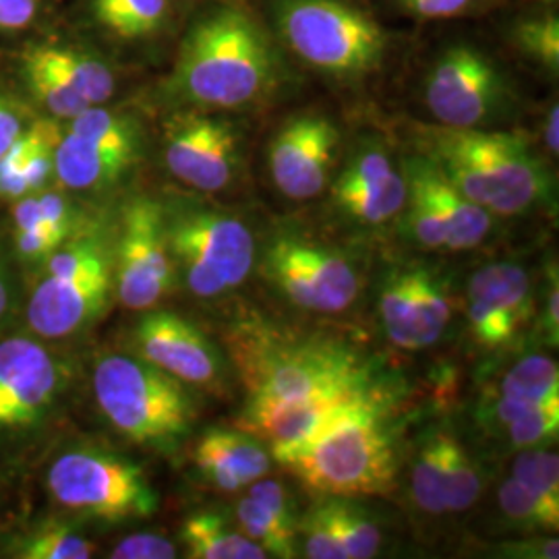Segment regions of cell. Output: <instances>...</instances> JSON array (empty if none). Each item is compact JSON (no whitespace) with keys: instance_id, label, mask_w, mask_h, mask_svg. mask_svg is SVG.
<instances>
[{"instance_id":"cell-7","label":"cell","mask_w":559,"mask_h":559,"mask_svg":"<svg viewBox=\"0 0 559 559\" xmlns=\"http://www.w3.org/2000/svg\"><path fill=\"white\" fill-rule=\"evenodd\" d=\"M164 230L175 272L198 299L237 290L253 272L255 237L230 212L198 203L164 207Z\"/></svg>"},{"instance_id":"cell-47","label":"cell","mask_w":559,"mask_h":559,"mask_svg":"<svg viewBox=\"0 0 559 559\" xmlns=\"http://www.w3.org/2000/svg\"><path fill=\"white\" fill-rule=\"evenodd\" d=\"M543 2H556V0H543Z\"/></svg>"},{"instance_id":"cell-10","label":"cell","mask_w":559,"mask_h":559,"mask_svg":"<svg viewBox=\"0 0 559 559\" xmlns=\"http://www.w3.org/2000/svg\"><path fill=\"white\" fill-rule=\"evenodd\" d=\"M143 133L131 115L90 106L60 131L55 179L69 191H104L140 162Z\"/></svg>"},{"instance_id":"cell-45","label":"cell","mask_w":559,"mask_h":559,"mask_svg":"<svg viewBox=\"0 0 559 559\" xmlns=\"http://www.w3.org/2000/svg\"><path fill=\"white\" fill-rule=\"evenodd\" d=\"M13 307H15L13 278H11V270H9V263H7L2 245H0V325H4L11 318Z\"/></svg>"},{"instance_id":"cell-31","label":"cell","mask_w":559,"mask_h":559,"mask_svg":"<svg viewBox=\"0 0 559 559\" xmlns=\"http://www.w3.org/2000/svg\"><path fill=\"white\" fill-rule=\"evenodd\" d=\"M441 459H443V489L445 510L464 512L473 508L480 493V477L475 462L454 436L441 433Z\"/></svg>"},{"instance_id":"cell-23","label":"cell","mask_w":559,"mask_h":559,"mask_svg":"<svg viewBox=\"0 0 559 559\" xmlns=\"http://www.w3.org/2000/svg\"><path fill=\"white\" fill-rule=\"evenodd\" d=\"M60 129L52 120L29 122L0 158V200L17 201L38 193L55 179V150Z\"/></svg>"},{"instance_id":"cell-26","label":"cell","mask_w":559,"mask_h":559,"mask_svg":"<svg viewBox=\"0 0 559 559\" xmlns=\"http://www.w3.org/2000/svg\"><path fill=\"white\" fill-rule=\"evenodd\" d=\"M96 545L80 528L64 520H41L15 535L9 554L20 559H87L94 556Z\"/></svg>"},{"instance_id":"cell-41","label":"cell","mask_w":559,"mask_h":559,"mask_svg":"<svg viewBox=\"0 0 559 559\" xmlns=\"http://www.w3.org/2000/svg\"><path fill=\"white\" fill-rule=\"evenodd\" d=\"M177 545L160 533H135L115 545L110 558L115 559H173Z\"/></svg>"},{"instance_id":"cell-21","label":"cell","mask_w":559,"mask_h":559,"mask_svg":"<svg viewBox=\"0 0 559 559\" xmlns=\"http://www.w3.org/2000/svg\"><path fill=\"white\" fill-rule=\"evenodd\" d=\"M193 462L201 477L221 491H239L263 479L272 468L267 445L242 429H207L201 436Z\"/></svg>"},{"instance_id":"cell-19","label":"cell","mask_w":559,"mask_h":559,"mask_svg":"<svg viewBox=\"0 0 559 559\" xmlns=\"http://www.w3.org/2000/svg\"><path fill=\"white\" fill-rule=\"evenodd\" d=\"M466 302L473 338L491 350L510 346L535 313L528 274L512 261L477 270L468 282Z\"/></svg>"},{"instance_id":"cell-32","label":"cell","mask_w":559,"mask_h":559,"mask_svg":"<svg viewBox=\"0 0 559 559\" xmlns=\"http://www.w3.org/2000/svg\"><path fill=\"white\" fill-rule=\"evenodd\" d=\"M411 496L425 514H445L441 433H433L420 443L411 466Z\"/></svg>"},{"instance_id":"cell-15","label":"cell","mask_w":559,"mask_h":559,"mask_svg":"<svg viewBox=\"0 0 559 559\" xmlns=\"http://www.w3.org/2000/svg\"><path fill=\"white\" fill-rule=\"evenodd\" d=\"M506 100L498 67L471 46H452L433 64L425 102L443 127L475 129L493 119Z\"/></svg>"},{"instance_id":"cell-9","label":"cell","mask_w":559,"mask_h":559,"mask_svg":"<svg viewBox=\"0 0 559 559\" xmlns=\"http://www.w3.org/2000/svg\"><path fill=\"white\" fill-rule=\"evenodd\" d=\"M60 508L102 522L143 520L158 512V493L140 464L102 448H69L46 471Z\"/></svg>"},{"instance_id":"cell-4","label":"cell","mask_w":559,"mask_h":559,"mask_svg":"<svg viewBox=\"0 0 559 559\" xmlns=\"http://www.w3.org/2000/svg\"><path fill=\"white\" fill-rule=\"evenodd\" d=\"M284 466L320 496L390 493L396 485L399 456L385 388L346 408Z\"/></svg>"},{"instance_id":"cell-16","label":"cell","mask_w":559,"mask_h":559,"mask_svg":"<svg viewBox=\"0 0 559 559\" xmlns=\"http://www.w3.org/2000/svg\"><path fill=\"white\" fill-rule=\"evenodd\" d=\"M135 355L185 385L222 390L228 367L221 348L195 323L170 311H143L133 328Z\"/></svg>"},{"instance_id":"cell-33","label":"cell","mask_w":559,"mask_h":559,"mask_svg":"<svg viewBox=\"0 0 559 559\" xmlns=\"http://www.w3.org/2000/svg\"><path fill=\"white\" fill-rule=\"evenodd\" d=\"M512 479L549 508L559 510V459L547 445L520 450L512 464Z\"/></svg>"},{"instance_id":"cell-17","label":"cell","mask_w":559,"mask_h":559,"mask_svg":"<svg viewBox=\"0 0 559 559\" xmlns=\"http://www.w3.org/2000/svg\"><path fill=\"white\" fill-rule=\"evenodd\" d=\"M388 340L404 350L436 344L452 318V300L436 272L413 265L390 274L378 299Z\"/></svg>"},{"instance_id":"cell-44","label":"cell","mask_w":559,"mask_h":559,"mask_svg":"<svg viewBox=\"0 0 559 559\" xmlns=\"http://www.w3.org/2000/svg\"><path fill=\"white\" fill-rule=\"evenodd\" d=\"M558 272L554 270V280L545 290V309H543V330L547 342L558 346L559 340V288Z\"/></svg>"},{"instance_id":"cell-42","label":"cell","mask_w":559,"mask_h":559,"mask_svg":"<svg viewBox=\"0 0 559 559\" xmlns=\"http://www.w3.org/2000/svg\"><path fill=\"white\" fill-rule=\"evenodd\" d=\"M27 124L29 122L25 119V112L21 110L20 104L0 90V158L13 145V141L20 138Z\"/></svg>"},{"instance_id":"cell-22","label":"cell","mask_w":559,"mask_h":559,"mask_svg":"<svg viewBox=\"0 0 559 559\" xmlns=\"http://www.w3.org/2000/svg\"><path fill=\"white\" fill-rule=\"evenodd\" d=\"M404 170L419 180L436 203L445 230L448 251H468L487 239L491 230V214L464 198L429 156L419 154L408 158L404 162Z\"/></svg>"},{"instance_id":"cell-29","label":"cell","mask_w":559,"mask_h":559,"mask_svg":"<svg viewBox=\"0 0 559 559\" xmlns=\"http://www.w3.org/2000/svg\"><path fill=\"white\" fill-rule=\"evenodd\" d=\"M21 71H23V80L27 83L29 92L34 94V98L40 102L55 119H75L83 110L90 108V104L83 100L57 71H52L48 64H44L32 50L25 52Z\"/></svg>"},{"instance_id":"cell-2","label":"cell","mask_w":559,"mask_h":559,"mask_svg":"<svg viewBox=\"0 0 559 559\" xmlns=\"http://www.w3.org/2000/svg\"><path fill=\"white\" fill-rule=\"evenodd\" d=\"M278 60L263 29L239 7L203 13L180 44L170 90L201 108L239 110L263 100Z\"/></svg>"},{"instance_id":"cell-11","label":"cell","mask_w":559,"mask_h":559,"mask_svg":"<svg viewBox=\"0 0 559 559\" xmlns=\"http://www.w3.org/2000/svg\"><path fill=\"white\" fill-rule=\"evenodd\" d=\"M260 267L284 299L305 311L340 313L359 297L355 263L321 242L278 237L263 249Z\"/></svg>"},{"instance_id":"cell-46","label":"cell","mask_w":559,"mask_h":559,"mask_svg":"<svg viewBox=\"0 0 559 559\" xmlns=\"http://www.w3.org/2000/svg\"><path fill=\"white\" fill-rule=\"evenodd\" d=\"M558 120V104H554V106H551V110H549V112H547V117H545V127H543L545 145H547V150H549L554 156L558 154L559 147Z\"/></svg>"},{"instance_id":"cell-35","label":"cell","mask_w":559,"mask_h":559,"mask_svg":"<svg viewBox=\"0 0 559 559\" xmlns=\"http://www.w3.org/2000/svg\"><path fill=\"white\" fill-rule=\"evenodd\" d=\"M503 516L526 531H558L559 510L549 508L547 503L533 496L519 480H506L498 493Z\"/></svg>"},{"instance_id":"cell-38","label":"cell","mask_w":559,"mask_h":559,"mask_svg":"<svg viewBox=\"0 0 559 559\" xmlns=\"http://www.w3.org/2000/svg\"><path fill=\"white\" fill-rule=\"evenodd\" d=\"M297 531L302 533L307 558L348 559L323 496L311 506V510L305 514L302 522L297 524Z\"/></svg>"},{"instance_id":"cell-6","label":"cell","mask_w":559,"mask_h":559,"mask_svg":"<svg viewBox=\"0 0 559 559\" xmlns=\"http://www.w3.org/2000/svg\"><path fill=\"white\" fill-rule=\"evenodd\" d=\"M98 230L80 228L41 265L25 307L27 328L46 340L71 338L98 320L115 288V261Z\"/></svg>"},{"instance_id":"cell-12","label":"cell","mask_w":559,"mask_h":559,"mask_svg":"<svg viewBox=\"0 0 559 559\" xmlns=\"http://www.w3.org/2000/svg\"><path fill=\"white\" fill-rule=\"evenodd\" d=\"M67 381V362L40 340H0V438L38 431L59 406Z\"/></svg>"},{"instance_id":"cell-37","label":"cell","mask_w":559,"mask_h":559,"mask_svg":"<svg viewBox=\"0 0 559 559\" xmlns=\"http://www.w3.org/2000/svg\"><path fill=\"white\" fill-rule=\"evenodd\" d=\"M506 429V440L514 450L549 445L551 440H558L559 431V399L543 402L531 413L512 420Z\"/></svg>"},{"instance_id":"cell-8","label":"cell","mask_w":559,"mask_h":559,"mask_svg":"<svg viewBox=\"0 0 559 559\" xmlns=\"http://www.w3.org/2000/svg\"><path fill=\"white\" fill-rule=\"evenodd\" d=\"M276 23L299 59L340 80L371 73L388 48L378 21L338 0H278Z\"/></svg>"},{"instance_id":"cell-24","label":"cell","mask_w":559,"mask_h":559,"mask_svg":"<svg viewBox=\"0 0 559 559\" xmlns=\"http://www.w3.org/2000/svg\"><path fill=\"white\" fill-rule=\"evenodd\" d=\"M180 540L191 559H263L267 554L255 540L218 512H195L182 522Z\"/></svg>"},{"instance_id":"cell-28","label":"cell","mask_w":559,"mask_h":559,"mask_svg":"<svg viewBox=\"0 0 559 559\" xmlns=\"http://www.w3.org/2000/svg\"><path fill=\"white\" fill-rule=\"evenodd\" d=\"M493 396L522 402L559 399L558 362L545 355H531L520 359L503 373Z\"/></svg>"},{"instance_id":"cell-20","label":"cell","mask_w":559,"mask_h":559,"mask_svg":"<svg viewBox=\"0 0 559 559\" xmlns=\"http://www.w3.org/2000/svg\"><path fill=\"white\" fill-rule=\"evenodd\" d=\"M332 203L342 216L362 226L396 221L406 205V177L378 143L355 150L332 187Z\"/></svg>"},{"instance_id":"cell-40","label":"cell","mask_w":559,"mask_h":559,"mask_svg":"<svg viewBox=\"0 0 559 559\" xmlns=\"http://www.w3.org/2000/svg\"><path fill=\"white\" fill-rule=\"evenodd\" d=\"M249 496L263 506V510L278 522L282 528H286L288 533H299L297 531V520H295V512H293V503L288 500V493L284 491V487L280 485L278 480L263 479L251 483Z\"/></svg>"},{"instance_id":"cell-39","label":"cell","mask_w":559,"mask_h":559,"mask_svg":"<svg viewBox=\"0 0 559 559\" xmlns=\"http://www.w3.org/2000/svg\"><path fill=\"white\" fill-rule=\"evenodd\" d=\"M519 48L537 60L549 71L559 67V21L556 15H545L539 20H526L516 27Z\"/></svg>"},{"instance_id":"cell-25","label":"cell","mask_w":559,"mask_h":559,"mask_svg":"<svg viewBox=\"0 0 559 559\" xmlns=\"http://www.w3.org/2000/svg\"><path fill=\"white\" fill-rule=\"evenodd\" d=\"M38 59L57 71L90 106H104L117 90V80L104 60L71 46L44 44L29 48Z\"/></svg>"},{"instance_id":"cell-14","label":"cell","mask_w":559,"mask_h":559,"mask_svg":"<svg viewBox=\"0 0 559 559\" xmlns=\"http://www.w3.org/2000/svg\"><path fill=\"white\" fill-rule=\"evenodd\" d=\"M162 156L168 173L201 193H221L237 179L240 133L230 120L185 112L166 122Z\"/></svg>"},{"instance_id":"cell-27","label":"cell","mask_w":559,"mask_h":559,"mask_svg":"<svg viewBox=\"0 0 559 559\" xmlns=\"http://www.w3.org/2000/svg\"><path fill=\"white\" fill-rule=\"evenodd\" d=\"M94 17L120 40L156 36L168 15V0H92Z\"/></svg>"},{"instance_id":"cell-3","label":"cell","mask_w":559,"mask_h":559,"mask_svg":"<svg viewBox=\"0 0 559 559\" xmlns=\"http://www.w3.org/2000/svg\"><path fill=\"white\" fill-rule=\"evenodd\" d=\"M420 140L443 177L491 216H519L549 200V173L520 135L438 124L420 129Z\"/></svg>"},{"instance_id":"cell-1","label":"cell","mask_w":559,"mask_h":559,"mask_svg":"<svg viewBox=\"0 0 559 559\" xmlns=\"http://www.w3.org/2000/svg\"><path fill=\"white\" fill-rule=\"evenodd\" d=\"M226 340L245 388L237 425L280 464L383 385L371 360L344 340L297 336L253 318L235 323Z\"/></svg>"},{"instance_id":"cell-18","label":"cell","mask_w":559,"mask_h":559,"mask_svg":"<svg viewBox=\"0 0 559 559\" xmlns=\"http://www.w3.org/2000/svg\"><path fill=\"white\" fill-rule=\"evenodd\" d=\"M338 127L320 115L284 122L270 143V175L280 193L295 201L313 200L328 187L338 152Z\"/></svg>"},{"instance_id":"cell-5","label":"cell","mask_w":559,"mask_h":559,"mask_svg":"<svg viewBox=\"0 0 559 559\" xmlns=\"http://www.w3.org/2000/svg\"><path fill=\"white\" fill-rule=\"evenodd\" d=\"M92 388L104 419L143 448L177 450L198 419L187 385L135 353H112L96 360Z\"/></svg>"},{"instance_id":"cell-36","label":"cell","mask_w":559,"mask_h":559,"mask_svg":"<svg viewBox=\"0 0 559 559\" xmlns=\"http://www.w3.org/2000/svg\"><path fill=\"white\" fill-rule=\"evenodd\" d=\"M80 228H71L64 224L40 218L27 228L13 230V245H15L17 260L25 267H41L60 245H64Z\"/></svg>"},{"instance_id":"cell-43","label":"cell","mask_w":559,"mask_h":559,"mask_svg":"<svg viewBox=\"0 0 559 559\" xmlns=\"http://www.w3.org/2000/svg\"><path fill=\"white\" fill-rule=\"evenodd\" d=\"M40 0H0V29L20 32L38 15Z\"/></svg>"},{"instance_id":"cell-13","label":"cell","mask_w":559,"mask_h":559,"mask_svg":"<svg viewBox=\"0 0 559 559\" xmlns=\"http://www.w3.org/2000/svg\"><path fill=\"white\" fill-rule=\"evenodd\" d=\"M115 290L131 311L154 309L177 284L164 230V207L150 198L129 201L120 221Z\"/></svg>"},{"instance_id":"cell-30","label":"cell","mask_w":559,"mask_h":559,"mask_svg":"<svg viewBox=\"0 0 559 559\" xmlns=\"http://www.w3.org/2000/svg\"><path fill=\"white\" fill-rule=\"evenodd\" d=\"M332 520L336 524L340 540L348 559L376 558L381 547V533L369 512L355 503L353 498L323 496Z\"/></svg>"},{"instance_id":"cell-34","label":"cell","mask_w":559,"mask_h":559,"mask_svg":"<svg viewBox=\"0 0 559 559\" xmlns=\"http://www.w3.org/2000/svg\"><path fill=\"white\" fill-rule=\"evenodd\" d=\"M237 520H239L240 531L249 539L255 540L267 556L295 558L297 535L282 528L278 522L272 519L263 510V506H260L251 496H247V498L239 501Z\"/></svg>"}]
</instances>
